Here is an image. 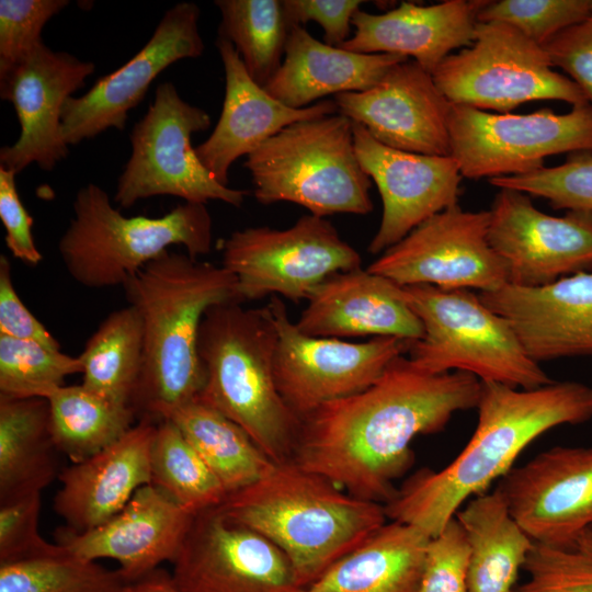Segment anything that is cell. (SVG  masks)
<instances>
[{"mask_svg": "<svg viewBox=\"0 0 592 592\" xmlns=\"http://www.w3.org/2000/svg\"><path fill=\"white\" fill-rule=\"evenodd\" d=\"M480 390L473 374H432L400 355L366 389L301 418L291 460L354 497L385 505L413 464V439L443 430L457 411L476 408Z\"/></svg>", "mask_w": 592, "mask_h": 592, "instance_id": "1", "label": "cell"}, {"mask_svg": "<svg viewBox=\"0 0 592 592\" xmlns=\"http://www.w3.org/2000/svg\"><path fill=\"white\" fill-rule=\"evenodd\" d=\"M478 421L458 456L441 470L423 468L384 505L387 519L436 536L469 498L487 492L538 436L592 419V387L572 380L521 389L481 382Z\"/></svg>", "mask_w": 592, "mask_h": 592, "instance_id": "2", "label": "cell"}, {"mask_svg": "<svg viewBox=\"0 0 592 592\" xmlns=\"http://www.w3.org/2000/svg\"><path fill=\"white\" fill-rule=\"evenodd\" d=\"M128 305L143 321V367L133 408L141 418L164 420L196 399L204 385L198 334L206 311L242 303L234 275L223 265L166 251L124 285Z\"/></svg>", "mask_w": 592, "mask_h": 592, "instance_id": "3", "label": "cell"}, {"mask_svg": "<svg viewBox=\"0 0 592 592\" xmlns=\"http://www.w3.org/2000/svg\"><path fill=\"white\" fill-rule=\"evenodd\" d=\"M219 509L275 544L303 589L387 523L383 504L354 497L291 459L228 494Z\"/></svg>", "mask_w": 592, "mask_h": 592, "instance_id": "4", "label": "cell"}, {"mask_svg": "<svg viewBox=\"0 0 592 592\" xmlns=\"http://www.w3.org/2000/svg\"><path fill=\"white\" fill-rule=\"evenodd\" d=\"M276 343L267 305L210 307L198 334L204 385L197 399L241 426L274 463H282L293 455L300 419L276 386Z\"/></svg>", "mask_w": 592, "mask_h": 592, "instance_id": "5", "label": "cell"}, {"mask_svg": "<svg viewBox=\"0 0 592 592\" xmlns=\"http://www.w3.org/2000/svg\"><path fill=\"white\" fill-rule=\"evenodd\" d=\"M72 209L58 252L71 278L87 288L123 287L174 244L183 246L193 259L212 249L206 204L184 202L160 217H128L102 187L89 183L77 192Z\"/></svg>", "mask_w": 592, "mask_h": 592, "instance_id": "6", "label": "cell"}, {"mask_svg": "<svg viewBox=\"0 0 592 592\" xmlns=\"http://www.w3.org/2000/svg\"><path fill=\"white\" fill-rule=\"evenodd\" d=\"M262 205L291 202L326 217L373 210L371 178L356 157L353 122L339 113L293 123L247 156Z\"/></svg>", "mask_w": 592, "mask_h": 592, "instance_id": "7", "label": "cell"}, {"mask_svg": "<svg viewBox=\"0 0 592 592\" xmlns=\"http://www.w3.org/2000/svg\"><path fill=\"white\" fill-rule=\"evenodd\" d=\"M402 288L424 329L408 352L421 369L432 374L460 371L480 382L521 389L554 382L526 354L509 321L487 307L479 295L432 285Z\"/></svg>", "mask_w": 592, "mask_h": 592, "instance_id": "8", "label": "cell"}, {"mask_svg": "<svg viewBox=\"0 0 592 592\" xmlns=\"http://www.w3.org/2000/svg\"><path fill=\"white\" fill-rule=\"evenodd\" d=\"M210 124L209 114L184 101L172 82L157 86L152 103L130 133L132 153L113 201L130 208L140 200L171 195L189 203L220 201L241 207L248 192L220 184L192 146V135Z\"/></svg>", "mask_w": 592, "mask_h": 592, "instance_id": "9", "label": "cell"}, {"mask_svg": "<svg viewBox=\"0 0 592 592\" xmlns=\"http://www.w3.org/2000/svg\"><path fill=\"white\" fill-rule=\"evenodd\" d=\"M432 76L451 103L482 111L510 113L539 100L589 103L570 78L553 69L540 45L501 22H478L473 44L446 57Z\"/></svg>", "mask_w": 592, "mask_h": 592, "instance_id": "10", "label": "cell"}, {"mask_svg": "<svg viewBox=\"0 0 592 592\" xmlns=\"http://www.w3.org/2000/svg\"><path fill=\"white\" fill-rule=\"evenodd\" d=\"M221 253V265L234 275L241 301L266 296L307 300L326 278L362 263L335 227L312 214L286 229L236 230L223 241Z\"/></svg>", "mask_w": 592, "mask_h": 592, "instance_id": "11", "label": "cell"}, {"mask_svg": "<svg viewBox=\"0 0 592 592\" xmlns=\"http://www.w3.org/2000/svg\"><path fill=\"white\" fill-rule=\"evenodd\" d=\"M451 156L468 179L524 174L558 153L592 151V104L566 114L543 107L528 114H493L451 103Z\"/></svg>", "mask_w": 592, "mask_h": 592, "instance_id": "12", "label": "cell"}, {"mask_svg": "<svg viewBox=\"0 0 592 592\" xmlns=\"http://www.w3.org/2000/svg\"><path fill=\"white\" fill-rule=\"evenodd\" d=\"M276 331L274 375L286 405L299 418L319 406L360 392L388 365L409 352L412 341L375 337L365 342L303 333L278 296L267 304Z\"/></svg>", "mask_w": 592, "mask_h": 592, "instance_id": "13", "label": "cell"}, {"mask_svg": "<svg viewBox=\"0 0 592 592\" xmlns=\"http://www.w3.org/2000/svg\"><path fill=\"white\" fill-rule=\"evenodd\" d=\"M489 210L452 206L385 250L367 270L399 286L496 291L508 283V269L489 243Z\"/></svg>", "mask_w": 592, "mask_h": 592, "instance_id": "14", "label": "cell"}, {"mask_svg": "<svg viewBox=\"0 0 592 592\" xmlns=\"http://www.w3.org/2000/svg\"><path fill=\"white\" fill-rule=\"evenodd\" d=\"M179 592H301L287 556L217 508L194 515L172 562Z\"/></svg>", "mask_w": 592, "mask_h": 592, "instance_id": "15", "label": "cell"}, {"mask_svg": "<svg viewBox=\"0 0 592 592\" xmlns=\"http://www.w3.org/2000/svg\"><path fill=\"white\" fill-rule=\"evenodd\" d=\"M201 10L179 2L163 14L144 47L115 71L100 77L84 94L70 96L62 109L61 133L68 146L115 128L123 130L129 112L152 81L181 59L198 58L205 46L200 33Z\"/></svg>", "mask_w": 592, "mask_h": 592, "instance_id": "16", "label": "cell"}, {"mask_svg": "<svg viewBox=\"0 0 592 592\" xmlns=\"http://www.w3.org/2000/svg\"><path fill=\"white\" fill-rule=\"evenodd\" d=\"M489 213L488 240L506 265L508 283L543 286L592 270V213L553 216L510 189H499Z\"/></svg>", "mask_w": 592, "mask_h": 592, "instance_id": "17", "label": "cell"}, {"mask_svg": "<svg viewBox=\"0 0 592 592\" xmlns=\"http://www.w3.org/2000/svg\"><path fill=\"white\" fill-rule=\"evenodd\" d=\"M95 65L41 43L0 75V96L10 102L20 124L16 141L0 149V167L15 174L32 163L53 171L69 153L61 133L66 101L81 89Z\"/></svg>", "mask_w": 592, "mask_h": 592, "instance_id": "18", "label": "cell"}, {"mask_svg": "<svg viewBox=\"0 0 592 592\" xmlns=\"http://www.w3.org/2000/svg\"><path fill=\"white\" fill-rule=\"evenodd\" d=\"M356 157L383 203L379 228L368 252L383 253L435 214L457 205L462 174L452 156L390 148L353 122Z\"/></svg>", "mask_w": 592, "mask_h": 592, "instance_id": "19", "label": "cell"}, {"mask_svg": "<svg viewBox=\"0 0 592 592\" xmlns=\"http://www.w3.org/2000/svg\"><path fill=\"white\" fill-rule=\"evenodd\" d=\"M338 113L364 126L379 143L402 151L451 156V102L431 72L408 59L372 88L334 95Z\"/></svg>", "mask_w": 592, "mask_h": 592, "instance_id": "20", "label": "cell"}, {"mask_svg": "<svg viewBox=\"0 0 592 592\" xmlns=\"http://www.w3.org/2000/svg\"><path fill=\"white\" fill-rule=\"evenodd\" d=\"M508 508L540 543L592 527V446H555L513 467L499 482Z\"/></svg>", "mask_w": 592, "mask_h": 592, "instance_id": "21", "label": "cell"}, {"mask_svg": "<svg viewBox=\"0 0 592 592\" xmlns=\"http://www.w3.org/2000/svg\"><path fill=\"white\" fill-rule=\"evenodd\" d=\"M194 514L152 485L140 487L128 503L104 524L75 532L67 526L55 533L56 543L69 554L96 561L110 558L134 583L174 561Z\"/></svg>", "mask_w": 592, "mask_h": 592, "instance_id": "22", "label": "cell"}, {"mask_svg": "<svg viewBox=\"0 0 592 592\" xmlns=\"http://www.w3.org/2000/svg\"><path fill=\"white\" fill-rule=\"evenodd\" d=\"M479 297L509 321L536 363L592 355V272L535 287L506 283Z\"/></svg>", "mask_w": 592, "mask_h": 592, "instance_id": "23", "label": "cell"}, {"mask_svg": "<svg viewBox=\"0 0 592 592\" xmlns=\"http://www.w3.org/2000/svg\"><path fill=\"white\" fill-rule=\"evenodd\" d=\"M216 47L224 66L225 98L214 130L195 152L207 171L227 185L229 169L238 158L250 155L286 126L337 114L338 107L333 100L289 107L251 79L229 41L217 36Z\"/></svg>", "mask_w": 592, "mask_h": 592, "instance_id": "24", "label": "cell"}, {"mask_svg": "<svg viewBox=\"0 0 592 592\" xmlns=\"http://www.w3.org/2000/svg\"><path fill=\"white\" fill-rule=\"evenodd\" d=\"M295 323L303 333L322 338L373 335L413 342L424 334L402 286L362 267L335 273L320 283Z\"/></svg>", "mask_w": 592, "mask_h": 592, "instance_id": "25", "label": "cell"}, {"mask_svg": "<svg viewBox=\"0 0 592 592\" xmlns=\"http://www.w3.org/2000/svg\"><path fill=\"white\" fill-rule=\"evenodd\" d=\"M141 418L119 440L58 474L54 511L75 532L95 528L150 485V453L157 424Z\"/></svg>", "mask_w": 592, "mask_h": 592, "instance_id": "26", "label": "cell"}, {"mask_svg": "<svg viewBox=\"0 0 592 592\" xmlns=\"http://www.w3.org/2000/svg\"><path fill=\"white\" fill-rule=\"evenodd\" d=\"M485 1L446 0L430 5L401 2L379 14L360 9L352 19L353 35L340 48L411 57L433 73L454 49L473 44Z\"/></svg>", "mask_w": 592, "mask_h": 592, "instance_id": "27", "label": "cell"}, {"mask_svg": "<svg viewBox=\"0 0 592 592\" xmlns=\"http://www.w3.org/2000/svg\"><path fill=\"white\" fill-rule=\"evenodd\" d=\"M408 59L333 47L311 36L304 26L295 25L281 67L263 88L283 104L304 109L329 94L367 90L392 66Z\"/></svg>", "mask_w": 592, "mask_h": 592, "instance_id": "28", "label": "cell"}, {"mask_svg": "<svg viewBox=\"0 0 592 592\" xmlns=\"http://www.w3.org/2000/svg\"><path fill=\"white\" fill-rule=\"evenodd\" d=\"M430 538L413 525L387 522L301 592H419Z\"/></svg>", "mask_w": 592, "mask_h": 592, "instance_id": "29", "label": "cell"}, {"mask_svg": "<svg viewBox=\"0 0 592 592\" xmlns=\"http://www.w3.org/2000/svg\"><path fill=\"white\" fill-rule=\"evenodd\" d=\"M455 517L469 546V592H512L534 540L500 489L474 497Z\"/></svg>", "mask_w": 592, "mask_h": 592, "instance_id": "30", "label": "cell"}, {"mask_svg": "<svg viewBox=\"0 0 592 592\" xmlns=\"http://www.w3.org/2000/svg\"><path fill=\"white\" fill-rule=\"evenodd\" d=\"M46 398L0 395V504L42 493L57 477Z\"/></svg>", "mask_w": 592, "mask_h": 592, "instance_id": "31", "label": "cell"}, {"mask_svg": "<svg viewBox=\"0 0 592 592\" xmlns=\"http://www.w3.org/2000/svg\"><path fill=\"white\" fill-rule=\"evenodd\" d=\"M164 420L180 430L227 496L254 483L275 464L241 426L197 398Z\"/></svg>", "mask_w": 592, "mask_h": 592, "instance_id": "32", "label": "cell"}, {"mask_svg": "<svg viewBox=\"0 0 592 592\" xmlns=\"http://www.w3.org/2000/svg\"><path fill=\"white\" fill-rule=\"evenodd\" d=\"M81 384L104 399L133 407L143 367L144 330L136 308L109 314L78 355Z\"/></svg>", "mask_w": 592, "mask_h": 592, "instance_id": "33", "label": "cell"}, {"mask_svg": "<svg viewBox=\"0 0 592 592\" xmlns=\"http://www.w3.org/2000/svg\"><path fill=\"white\" fill-rule=\"evenodd\" d=\"M47 400L53 441L72 464L115 443L137 415L133 407L109 401L82 384L64 385Z\"/></svg>", "mask_w": 592, "mask_h": 592, "instance_id": "34", "label": "cell"}, {"mask_svg": "<svg viewBox=\"0 0 592 592\" xmlns=\"http://www.w3.org/2000/svg\"><path fill=\"white\" fill-rule=\"evenodd\" d=\"M218 36L229 41L251 79L264 87L282 65L292 25L283 0H216Z\"/></svg>", "mask_w": 592, "mask_h": 592, "instance_id": "35", "label": "cell"}, {"mask_svg": "<svg viewBox=\"0 0 592 592\" xmlns=\"http://www.w3.org/2000/svg\"><path fill=\"white\" fill-rule=\"evenodd\" d=\"M150 485L196 515L223 504L227 493L204 459L169 420L157 424Z\"/></svg>", "mask_w": 592, "mask_h": 592, "instance_id": "36", "label": "cell"}, {"mask_svg": "<svg viewBox=\"0 0 592 592\" xmlns=\"http://www.w3.org/2000/svg\"><path fill=\"white\" fill-rule=\"evenodd\" d=\"M132 583L119 569L61 550L0 563V592H126Z\"/></svg>", "mask_w": 592, "mask_h": 592, "instance_id": "37", "label": "cell"}, {"mask_svg": "<svg viewBox=\"0 0 592 592\" xmlns=\"http://www.w3.org/2000/svg\"><path fill=\"white\" fill-rule=\"evenodd\" d=\"M79 356L0 334V395L48 398L65 379L81 374Z\"/></svg>", "mask_w": 592, "mask_h": 592, "instance_id": "38", "label": "cell"}, {"mask_svg": "<svg viewBox=\"0 0 592 592\" xmlns=\"http://www.w3.org/2000/svg\"><path fill=\"white\" fill-rule=\"evenodd\" d=\"M512 592H592V527L558 543L534 542Z\"/></svg>", "mask_w": 592, "mask_h": 592, "instance_id": "39", "label": "cell"}, {"mask_svg": "<svg viewBox=\"0 0 592 592\" xmlns=\"http://www.w3.org/2000/svg\"><path fill=\"white\" fill-rule=\"evenodd\" d=\"M489 183L543 197L555 209L592 213V151L571 152L560 166L494 178Z\"/></svg>", "mask_w": 592, "mask_h": 592, "instance_id": "40", "label": "cell"}, {"mask_svg": "<svg viewBox=\"0 0 592 592\" xmlns=\"http://www.w3.org/2000/svg\"><path fill=\"white\" fill-rule=\"evenodd\" d=\"M592 0H486L478 22H501L543 46L560 31L582 21Z\"/></svg>", "mask_w": 592, "mask_h": 592, "instance_id": "41", "label": "cell"}, {"mask_svg": "<svg viewBox=\"0 0 592 592\" xmlns=\"http://www.w3.org/2000/svg\"><path fill=\"white\" fill-rule=\"evenodd\" d=\"M68 4V0H0V75L43 43L45 24Z\"/></svg>", "mask_w": 592, "mask_h": 592, "instance_id": "42", "label": "cell"}, {"mask_svg": "<svg viewBox=\"0 0 592 592\" xmlns=\"http://www.w3.org/2000/svg\"><path fill=\"white\" fill-rule=\"evenodd\" d=\"M468 563L469 546L454 516L428 543L419 592H469Z\"/></svg>", "mask_w": 592, "mask_h": 592, "instance_id": "43", "label": "cell"}, {"mask_svg": "<svg viewBox=\"0 0 592 592\" xmlns=\"http://www.w3.org/2000/svg\"><path fill=\"white\" fill-rule=\"evenodd\" d=\"M42 493L0 504V563L56 554L61 546L38 532Z\"/></svg>", "mask_w": 592, "mask_h": 592, "instance_id": "44", "label": "cell"}, {"mask_svg": "<svg viewBox=\"0 0 592 592\" xmlns=\"http://www.w3.org/2000/svg\"><path fill=\"white\" fill-rule=\"evenodd\" d=\"M551 67L560 68L592 104V10L542 46Z\"/></svg>", "mask_w": 592, "mask_h": 592, "instance_id": "45", "label": "cell"}, {"mask_svg": "<svg viewBox=\"0 0 592 592\" xmlns=\"http://www.w3.org/2000/svg\"><path fill=\"white\" fill-rule=\"evenodd\" d=\"M15 173L0 167V219L5 244L12 255L27 265H37L43 255L33 237V218L18 194Z\"/></svg>", "mask_w": 592, "mask_h": 592, "instance_id": "46", "label": "cell"}, {"mask_svg": "<svg viewBox=\"0 0 592 592\" xmlns=\"http://www.w3.org/2000/svg\"><path fill=\"white\" fill-rule=\"evenodd\" d=\"M0 334L39 343L50 350L60 344L26 308L13 284L11 263L0 255Z\"/></svg>", "mask_w": 592, "mask_h": 592, "instance_id": "47", "label": "cell"}, {"mask_svg": "<svg viewBox=\"0 0 592 592\" xmlns=\"http://www.w3.org/2000/svg\"><path fill=\"white\" fill-rule=\"evenodd\" d=\"M292 26L312 21L325 31V44L340 47L350 38L352 19L361 0H283Z\"/></svg>", "mask_w": 592, "mask_h": 592, "instance_id": "48", "label": "cell"}, {"mask_svg": "<svg viewBox=\"0 0 592 592\" xmlns=\"http://www.w3.org/2000/svg\"><path fill=\"white\" fill-rule=\"evenodd\" d=\"M126 592H179L168 572L157 569L145 578L132 583Z\"/></svg>", "mask_w": 592, "mask_h": 592, "instance_id": "49", "label": "cell"}]
</instances>
